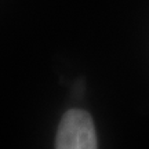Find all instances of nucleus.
<instances>
[{
	"mask_svg": "<svg viewBox=\"0 0 149 149\" xmlns=\"http://www.w3.org/2000/svg\"><path fill=\"white\" fill-rule=\"evenodd\" d=\"M55 149H98L95 126L88 112H65L55 137Z\"/></svg>",
	"mask_w": 149,
	"mask_h": 149,
	"instance_id": "nucleus-1",
	"label": "nucleus"
}]
</instances>
